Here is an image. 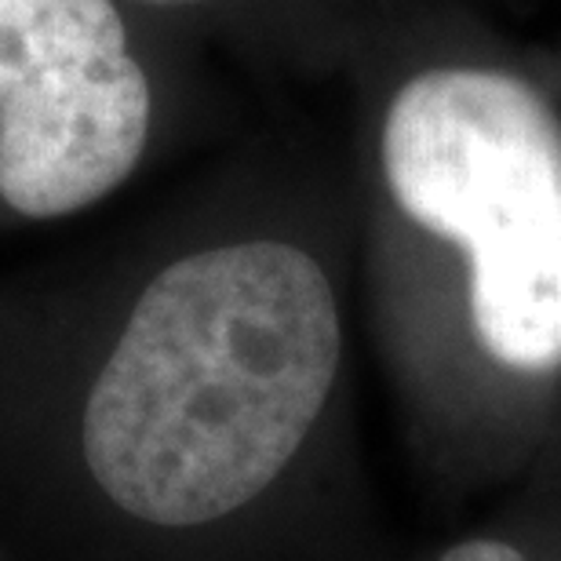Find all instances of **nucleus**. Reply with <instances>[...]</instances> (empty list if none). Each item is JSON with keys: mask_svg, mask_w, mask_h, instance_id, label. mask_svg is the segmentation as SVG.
Masks as SVG:
<instances>
[{"mask_svg": "<svg viewBox=\"0 0 561 561\" xmlns=\"http://www.w3.org/2000/svg\"><path fill=\"white\" fill-rule=\"evenodd\" d=\"M332 280L288 241L190 252L139 291L84 405V463L131 518L190 529L252 503L329 401Z\"/></svg>", "mask_w": 561, "mask_h": 561, "instance_id": "nucleus-1", "label": "nucleus"}, {"mask_svg": "<svg viewBox=\"0 0 561 561\" xmlns=\"http://www.w3.org/2000/svg\"><path fill=\"white\" fill-rule=\"evenodd\" d=\"M379 157L398 208L463 249L481 346L561 368V125L543 99L500 70H423L390 99Z\"/></svg>", "mask_w": 561, "mask_h": 561, "instance_id": "nucleus-2", "label": "nucleus"}, {"mask_svg": "<svg viewBox=\"0 0 561 561\" xmlns=\"http://www.w3.org/2000/svg\"><path fill=\"white\" fill-rule=\"evenodd\" d=\"M142 15L117 0H0V201L73 216L125 183L153 131Z\"/></svg>", "mask_w": 561, "mask_h": 561, "instance_id": "nucleus-3", "label": "nucleus"}, {"mask_svg": "<svg viewBox=\"0 0 561 561\" xmlns=\"http://www.w3.org/2000/svg\"><path fill=\"white\" fill-rule=\"evenodd\" d=\"M442 561H525V554L500 540H467L453 547Z\"/></svg>", "mask_w": 561, "mask_h": 561, "instance_id": "nucleus-4", "label": "nucleus"}, {"mask_svg": "<svg viewBox=\"0 0 561 561\" xmlns=\"http://www.w3.org/2000/svg\"><path fill=\"white\" fill-rule=\"evenodd\" d=\"M125 4L128 11H136L142 19H153V15H179V11H197V8H208L216 0H117Z\"/></svg>", "mask_w": 561, "mask_h": 561, "instance_id": "nucleus-5", "label": "nucleus"}]
</instances>
